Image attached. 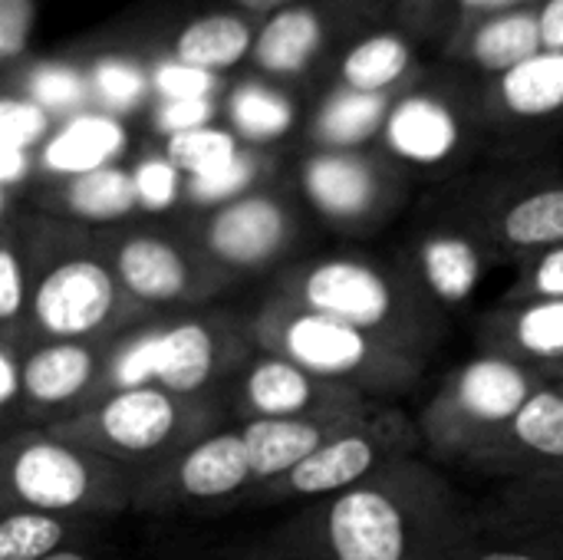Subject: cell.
<instances>
[{"label":"cell","instance_id":"cell-40","mask_svg":"<svg viewBox=\"0 0 563 560\" xmlns=\"http://www.w3.org/2000/svg\"><path fill=\"white\" fill-rule=\"evenodd\" d=\"M135 178V191H139V205L148 211H162L175 201L178 195V168L162 155L155 158H142L139 168L132 172Z\"/></svg>","mask_w":563,"mask_h":560},{"label":"cell","instance_id":"cell-33","mask_svg":"<svg viewBox=\"0 0 563 560\" xmlns=\"http://www.w3.org/2000/svg\"><path fill=\"white\" fill-rule=\"evenodd\" d=\"M63 541V525L49 515L26 512L10 515L0 525V560H43L56 554Z\"/></svg>","mask_w":563,"mask_h":560},{"label":"cell","instance_id":"cell-14","mask_svg":"<svg viewBox=\"0 0 563 560\" xmlns=\"http://www.w3.org/2000/svg\"><path fill=\"white\" fill-rule=\"evenodd\" d=\"M310 201L333 218H360L376 198V172L353 152L313 155L303 168Z\"/></svg>","mask_w":563,"mask_h":560},{"label":"cell","instance_id":"cell-51","mask_svg":"<svg viewBox=\"0 0 563 560\" xmlns=\"http://www.w3.org/2000/svg\"><path fill=\"white\" fill-rule=\"evenodd\" d=\"M43 560H86L82 554H73V551H56V554H49V558Z\"/></svg>","mask_w":563,"mask_h":560},{"label":"cell","instance_id":"cell-19","mask_svg":"<svg viewBox=\"0 0 563 560\" xmlns=\"http://www.w3.org/2000/svg\"><path fill=\"white\" fill-rule=\"evenodd\" d=\"M244 446L251 455V472L257 479H271L294 472L300 462L320 452L323 436L317 426L300 419H257L244 429Z\"/></svg>","mask_w":563,"mask_h":560},{"label":"cell","instance_id":"cell-2","mask_svg":"<svg viewBox=\"0 0 563 560\" xmlns=\"http://www.w3.org/2000/svg\"><path fill=\"white\" fill-rule=\"evenodd\" d=\"M112 304L115 284L96 261H66L53 267L33 294V314L53 337H82L96 330Z\"/></svg>","mask_w":563,"mask_h":560},{"label":"cell","instance_id":"cell-47","mask_svg":"<svg viewBox=\"0 0 563 560\" xmlns=\"http://www.w3.org/2000/svg\"><path fill=\"white\" fill-rule=\"evenodd\" d=\"M30 168V152L26 149H16V145H0V178L3 185H16Z\"/></svg>","mask_w":563,"mask_h":560},{"label":"cell","instance_id":"cell-34","mask_svg":"<svg viewBox=\"0 0 563 560\" xmlns=\"http://www.w3.org/2000/svg\"><path fill=\"white\" fill-rule=\"evenodd\" d=\"M515 436L551 459H563V396L558 393H538L528 399V406L515 416Z\"/></svg>","mask_w":563,"mask_h":560},{"label":"cell","instance_id":"cell-28","mask_svg":"<svg viewBox=\"0 0 563 560\" xmlns=\"http://www.w3.org/2000/svg\"><path fill=\"white\" fill-rule=\"evenodd\" d=\"M422 271H426L429 287L442 300L459 304L475 290L482 264H478V251L465 238L449 234V238H432L422 248Z\"/></svg>","mask_w":563,"mask_h":560},{"label":"cell","instance_id":"cell-30","mask_svg":"<svg viewBox=\"0 0 563 560\" xmlns=\"http://www.w3.org/2000/svg\"><path fill=\"white\" fill-rule=\"evenodd\" d=\"M505 238L518 248L563 241V188L525 195L505 211Z\"/></svg>","mask_w":563,"mask_h":560},{"label":"cell","instance_id":"cell-42","mask_svg":"<svg viewBox=\"0 0 563 560\" xmlns=\"http://www.w3.org/2000/svg\"><path fill=\"white\" fill-rule=\"evenodd\" d=\"M148 380H158V333L132 343L119 360H115V383L122 389H142Z\"/></svg>","mask_w":563,"mask_h":560},{"label":"cell","instance_id":"cell-24","mask_svg":"<svg viewBox=\"0 0 563 560\" xmlns=\"http://www.w3.org/2000/svg\"><path fill=\"white\" fill-rule=\"evenodd\" d=\"M92 376V356L76 343H53L36 350L23 366V389L36 403H66Z\"/></svg>","mask_w":563,"mask_h":560},{"label":"cell","instance_id":"cell-23","mask_svg":"<svg viewBox=\"0 0 563 560\" xmlns=\"http://www.w3.org/2000/svg\"><path fill=\"white\" fill-rule=\"evenodd\" d=\"M373 462H376L373 442H366L363 436H346V439L327 442L320 452H313L307 462H300L290 472V485L300 495L336 492V488H346L356 479H363Z\"/></svg>","mask_w":563,"mask_h":560},{"label":"cell","instance_id":"cell-7","mask_svg":"<svg viewBox=\"0 0 563 560\" xmlns=\"http://www.w3.org/2000/svg\"><path fill=\"white\" fill-rule=\"evenodd\" d=\"M416 83V43L396 26L383 23L353 40L336 59V86L396 96Z\"/></svg>","mask_w":563,"mask_h":560},{"label":"cell","instance_id":"cell-35","mask_svg":"<svg viewBox=\"0 0 563 560\" xmlns=\"http://www.w3.org/2000/svg\"><path fill=\"white\" fill-rule=\"evenodd\" d=\"M152 89L158 99H211L218 92V76L185 66L168 53H158L152 66Z\"/></svg>","mask_w":563,"mask_h":560},{"label":"cell","instance_id":"cell-1","mask_svg":"<svg viewBox=\"0 0 563 560\" xmlns=\"http://www.w3.org/2000/svg\"><path fill=\"white\" fill-rule=\"evenodd\" d=\"M386 20L389 0H303L261 23L251 63L264 79L290 83Z\"/></svg>","mask_w":563,"mask_h":560},{"label":"cell","instance_id":"cell-44","mask_svg":"<svg viewBox=\"0 0 563 560\" xmlns=\"http://www.w3.org/2000/svg\"><path fill=\"white\" fill-rule=\"evenodd\" d=\"M541 0H459V30L465 23H475L482 17H495V13H511V10H528L538 7ZM455 30V33H459Z\"/></svg>","mask_w":563,"mask_h":560},{"label":"cell","instance_id":"cell-38","mask_svg":"<svg viewBox=\"0 0 563 560\" xmlns=\"http://www.w3.org/2000/svg\"><path fill=\"white\" fill-rule=\"evenodd\" d=\"M254 175H257V158L241 152L231 165H224V168H218L211 175L191 178L188 182V195L195 201H228V198L241 195L254 182Z\"/></svg>","mask_w":563,"mask_h":560},{"label":"cell","instance_id":"cell-17","mask_svg":"<svg viewBox=\"0 0 563 560\" xmlns=\"http://www.w3.org/2000/svg\"><path fill=\"white\" fill-rule=\"evenodd\" d=\"M528 399L531 393L525 373L505 360H478L459 380V406L482 422H515Z\"/></svg>","mask_w":563,"mask_h":560},{"label":"cell","instance_id":"cell-50","mask_svg":"<svg viewBox=\"0 0 563 560\" xmlns=\"http://www.w3.org/2000/svg\"><path fill=\"white\" fill-rule=\"evenodd\" d=\"M482 560H538L531 554H511V551H495V554H485Z\"/></svg>","mask_w":563,"mask_h":560},{"label":"cell","instance_id":"cell-22","mask_svg":"<svg viewBox=\"0 0 563 560\" xmlns=\"http://www.w3.org/2000/svg\"><path fill=\"white\" fill-rule=\"evenodd\" d=\"M231 129L251 142H274L294 125V102L277 83L244 79L228 96Z\"/></svg>","mask_w":563,"mask_h":560},{"label":"cell","instance_id":"cell-13","mask_svg":"<svg viewBox=\"0 0 563 560\" xmlns=\"http://www.w3.org/2000/svg\"><path fill=\"white\" fill-rule=\"evenodd\" d=\"M284 343H287V353L294 356V363L300 370L323 373V376L350 373L369 353V343H366L363 330H356L350 323H340V320H330L323 314L297 317L287 327Z\"/></svg>","mask_w":563,"mask_h":560},{"label":"cell","instance_id":"cell-20","mask_svg":"<svg viewBox=\"0 0 563 560\" xmlns=\"http://www.w3.org/2000/svg\"><path fill=\"white\" fill-rule=\"evenodd\" d=\"M119 277L142 300H175L188 284L181 254L158 238H132L119 251Z\"/></svg>","mask_w":563,"mask_h":560},{"label":"cell","instance_id":"cell-46","mask_svg":"<svg viewBox=\"0 0 563 560\" xmlns=\"http://www.w3.org/2000/svg\"><path fill=\"white\" fill-rule=\"evenodd\" d=\"M534 284H538V290H541L548 300H563V248H554V251L541 261Z\"/></svg>","mask_w":563,"mask_h":560},{"label":"cell","instance_id":"cell-16","mask_svg":"<svg viewBox=\"0 0 563 560\" xmlns=\"http://www.w3.org/2000/svg\"><path fill=\"white\" fill-rule=\"evenodd\" d=\"M399 96H373L346 86H333L313 116V139L327 149H353L386 129L393 102Z\"/></svg>","mask_w":563,"mask_h":560},{"label":"cell","instance_id":"cell-45","mask_svg":"<svg viewBox=\"0 0 563 560\" xmlns=\"http://www.w3.org/2000/svg\"><path fill=\"white\" fill-rule=\"evenodd\" d=\"M538 23H541V46L548 53H563V0H541Z\"/></svg>","mask_w":563,"mask_h":560},{"label":"cell","instance_id":"cell-25","mask_svg":"<svg viewBox=\"0 0 563 560\" xmlns=\"http://www.w3.org/2000/svg\"><path fill=\"white\" fill-rule=\"evenodd\" d=\"M214 340L201 323H181L158 333V383L175 393H191L211 376Z\"/></svg>","mask_w":563,"mask_h":560},{"label":"cell","instance_id":"cell-37","mask_svg":"<svg viewBox=\"0 0 563 560\" xmlns=\"http://www.w3.org/2000/svg\"><path fill=\"white\" fill-rule=\"evenodd\" d=\"M518 340L534 356H563V300H544L518 317Z\"/></svg>","mask_w":563,"mask_h":560},{"label":"cell","instance_id":"cell-29","mask_svg":"<svg viewBox=\"0 0 563 560\" xmlns=\"http://www.w3.org/2000/svg\"><path fill=\"white\" fill-rule=\"evenodd\" d=\"M310 393L313 389L307 373L287 360H267L247 380V396L254 409L264 413V419H290L310 403Z\"/></svg>","mask_w":563,"mask_h":560},{"label":"cell","instance_id":"cell-39","mask_svg":"<svg viewBox=\"0 0 563 560\" xmlns=\"http://www.w3.org/2000/svg\"><path fill=\"white\" fill-rule=\"evenodd\" d=\"M36 23V0H0V63L13 66L26 56Z\"/></svg>","mask_w":563,"mask_h":560},{"label":"cell","instance_id":"cell-27","mask_svg":"<svg viewBox=\"0 0 563 560\" xmlns=\"http://www.w3.org/2000/svg\"><path fill=\"white\" fill-rule=\"evenodd\" d=\"M23 96L43 106L49 116H76L92 106L86 69L66 59H40L23 73Z\"/></svg>","mask_w":563,"mask_h":560},{"label":"cell","instance_id":"cell-43","mask_svg":"<svg viewBox=\"0 0 563 560\" xmlns=\"http://www.w3.org/2000/svg\"><path fill=\"white\" fill-rule=\"evenodd\" d=\"M23 304V284H20V267L10 248L0 251V317L13 320Z\"/></svg>","mask_w":563,"mask_h":560},{"label":"cell","instance_id":"cell-3","mask_svg":"<svg viewBox=\"0 0 563 560\" xmlns=\"http://www.w3.org/2000/svg\"><path fill=\"white\" fill-rule=\"evenodd\" d=\"M383 139L393 155L416 165L445 162L462 142V119L449 92L432 86H409L393 102Z\"/></svg>","mask_w":563,"mask_h":560},{"label":"cell","instance_id":"cell-8","mask_svg":"<svg viewBox=\"0 0 563 560\" xmlns=\"http://www.w3.org/2000/svg\"><path fill=\"white\" fill-rule=\"evenodd\" d=\"M257 30L261 23L238 10H205L175 30L165 53L185 66L208 69L218 76L251 59Z\"/></svg>","mask_w":563,"mask_h":560},{"label":"cell","instance_id":"cell-15","mask_svg":"<svg viewBox=\"0 0 563 560\" xmlns=\"http://www.w3.org/2000/svg\"><path fill=\"white\" fill-rule=\"evenodd\" d=\"M175 419H178L175 403L162 389L142 386V389H122L115 399H109L99 416V426L112 446L125 452H148L172 436Z\"/></svg>","mask_w":563,"mask_h":560},{"label":"cell","instance_id":"cell-11","mask_svg":"<svg viewBox=\"0 0 563 560\" xmlns=\"http://www.w3.org/2000/svg\"><path fill=\"white\" fill-rule=\"evenodd\" d=\"M287 234V218L277 201L251 195L224 205L211 228L208 244L228 264H257L271 257Z\"/></svg>","mask_w":563,"mask_h":560},{"label":"cell","instance_id":"cell-21","mask_svg":"<svg viewBox=\"0 0 563 560\" xmlns=\"http://www.w3.org/2000/svg\"><path fill=\"white\" fill-rule=\"evenodd\" d=\"M89 76V89H92V102L99 106V112L109 116H122L139 109L152 89V69L142 63L139 53L132 50H102L92 56V63L86 66Z\"/></svg>","mask_w":563,"mask_h":560},{"label":"cell","instance_id":"cell-4","mask_svg":"<svg viewBox=\"0 0 563 560\" xmlns=\"http://www.w3.org/2000/svg\"><path fill=\"white\" fill-rule=\"evenodd\" d=\"M541 46V23H538V7L528 10H511V13H495L482 17L475 23H465L449 46L442 50L452 63L468 66L485 73L488 79L521 66L525 59L538 56Z\"/></svg>","mask_w":563,"mask_h":560},{"label":"cell","instance_id":"cell-48","mask_svg":"<svg viewBox=\"0 0 563 560\" xmlns=\"http://www.w3.org/2000/svg\"><path fill=\"white\" fill-rule=\"evenodd\" d=\"M228 3H231V10H238V13H244V17L257 20V23H264L274 13H280V10H287L294 3H303V0H228Z\"/></svg>","mask_w":563,"mask_h":560},{"label":"cell","instance_id":"cell-10","mask_svg":"<svg viewBox=\"0 0 563 560\" xmlns=\"http://www.w3.org/2000/svg\"><path fill=\"white\" fill-rule=\"evenodd\" d=\"M13 488L16 495L40 508V512H66L79 505L89 492V469L86 462L53 442L26 446L13 459Z\"/></svg>","mask_w":563,"mask_h":560},{"label":"cell","instance_id":"cell-5","mask_svg":"<svg viewBox=\"0 0 563 560\" xmlns=\"http://www.w3.org/2000/svg\"><path fill=\"white\" fill-rule=\"evenodd\" d=\"M327 535L336 560H402L406 525L379 492H350L330 508Z\"/></svg>","mask_w":563,"mask_h":560},{"label":"cell","instance_id":"cell-32","mask_svg":"<svg viewBox=\"0 0 563 560\" xmlns=\"http://www.w3.org/2000/svg\"><path fill=\"white\" fill-rule=\"evenodd\" d=\"M386 23L412 43H439L445 50L459 30V0H389Z\"/></svg>","mask_w":563,"mask_h":560},{"label":"cell","instance_id":"cell-12","mask_svg":"<svg viewBox=\"0 0 563 560\" xmlns=\"http://www.w3.org/2000/svg\"><path fill=\"white\" fill-rule=\"evenodd\" d=\"M125 149V129L119 116L109 112H76L69 116L43 145V165L56 175H89L106 168Z\"/></svg>","mask_w":563,"mask_h":560},{"label":"cell","instance_id":"cell-9","mask_svg":"<svg viewBox=\"0 0 563 560\" xmlns=\"http://www.w3.org/2000/svg\"><path fill=\"white\" fill-rule=\"evenodd\" d=\"M488 106L511 122H551L563 116V53L541 50L521 66L488 79Z\"/></svg>","mask_w":563,"mask_h":560},{"label":"cell","instance_id":"cell-36","mask_svg":"<svg viewBox=\"0 0 563 560\" xmlns=\"http://www.w3.org/2000/svg\"><path fill=\"white\" fill-rule=\"evenodd\" d=\"M49 132V112L26 96L7 92L0 99V145L33 149Z\"/></svg>","mask_w":563,"mask_h":560},{"label":"cell","instance_id":"cell-26","mask_svg":"<svg viewBox=\"0 0 563 560\" xmlns=\"http://www.w3.org/2000/svg\"><path fill=\"white\" fill-rule=\"evenodd\" d=\"M66 205L73 215H79L86 221L125 218L139 205L135 178L115 165L96 168L89 175H76L66 188Z\"/></svg>","mask_w":563,"mask_h":560},{"label":"cell","instance_id":"cell-41","mask_svg":"<svg viewBox=\"0 0 563 560\" xmlns=\"http://www.w3.org/2000/svg\"><path fill=\"white\" fill-rule=\"evenodd\" d=\"M214 116V99H158L152 122L162 135H181L191 129H205Z\"/></svg>","mask_w":563,"mask_h":560},{"label":"cell","instance_id":"cell-6","mask_svg":"<svg viewBox=\"0 0 563 560\" xmlns=\"http://www.w3.org/2000/svg\"><path fill=\"white\" fill-rule=\"evenodd\" d=\"M310 314H323L330 320L350 323L356 330L379 327L393 310V294L386 281L356 261H330L320 264L303 287Z\"/></svg>","mask_w":563,"mask_h":560},{"label":"cell","instance_id":"cell-31","mask_svg":"<svg viewBox=\"0 0 563 560\" xmlns=\"http://www.w3.org/2000/svg\"><path fill=\"white\" fill-rule=\"evenodd\" d=\"M241 155L238 149V139L234 132L228 129H218V125H205V129H191V132H181V135H172L165 142V158L198 178V175H211L224 165H231L234 158Z\"/></svg>","mask_w":563,"mask_h":560},{"label":"cell","instance_id":"cell-18","mask_svg":"<svg viewBox=\"0 0 563 560\" xmlns=\"http://www.w3.org/2000/svg\"><path fill=\"white\" fill-rule=\"evenodd\" d=\"M254 472H251V455H247L244 436H214V439L195 446L178 469V482L191 498L231 495Z\"/></svg>","mask_w":563,"mask_h":560},{"label":"cell","instance_id":"cell-49","mask_svg":"<svg viewBox=\"0 0 563 560\" xmlns=\"http://www.w3.org/2000/svg\"><path fill=\"white\" fill-rule=\"evenodd\" d=\"M23 386V370H16L10 353H0V403H13Z\"/></svg>","mask_w":563,"mask_h":560}]
</instances>
